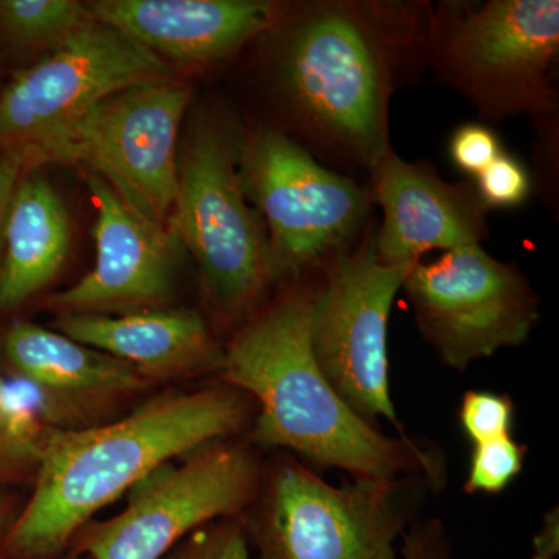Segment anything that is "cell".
I'll list each match as a JSON object with an SVG mask.
<instances>
[{
  "label": "cell",
  "mask_w": 559,
  "mask_h": 559,
  "mask_svg": "<svg viewBox=\"0 0 559 559\" xmlns=\"http://www.w3.org/2000/svg\"><path fill=\"white\" fill-rule=\"evenodd\" d=\"M430 2L286 3L270 39L283 135L320 164L370 173L392 150L390 103L426 68ZM278 132V131H277Z\"/></svg>",
  "instance_id": "1"
},
{
  "label": "cell",
  "mask_w": 559,
  "mask_h": 559,
  "mask_svg": "<svg viewBox=\"0 0 559 559\" xmlns=\"http://www.w3.org/2000/svg\"><path fill=\"white\" fill-rule=\"evenodd\" d=\"M312 290L310 283H293L224 348L221 377L260 404L253 443L285 448L355 479L425 476L439 484L443 468L437 454L384 436L331 388L312 355Z\"/></svg>",
  "instance_id": "2"
},
{
  "label": "cell",
  "mask_w": 559,
  "mask_h": 559,
  "mask_svg": "<svg viewBox=\"0 0 559 559\" xmlns=\"http://www.w3.org/2000/svg\"><path fill=\"white\" fill-rule=\"evenodd\" d=\"M248 414L241 392L226 385L162 393L128 417L98 428L51 429L40 452L35 491L7 539V558H61L91 518L146 474L226 440Z\"/></svg>",
  "instance_id": "3"
},
{
  "label": "cell",
  "mask_w": 559,
  "mask_h": 559,
  "mask_svg": "<svg viewBox=\"0 0 559 559\" xmlns=\"http://www.w3.org/2000/svg\"><path fill=\"white\" fill-rule=\"evenodd\" d=\"M558 51V0L430 3L426 66L488 123L551 119Z\"/></svg>",
  "instance_id": "4"
},
{
  "label": "cell",
  "mask_w": 559,
  "mask_h": 559,
  "mask_svg": "<svg viewBox=\"0 0 559 559\" xmlns=\"http://www.w3.org/2000/svg\"><path fill=\"white\" fill-rule=\"evenodd\" d=\"M240 148L241 135L227 121L194 123L168 223L197 261L210 304L230 322L252 314L274 282L266 227L242 187Z\"/></svg>",
  "instance_id": "5"
},
{
  "label": "cell",
  "mask_w": 559,
  "mask_h": 559,
  "mask_svg": "<svg viewBox=\"0 0 559 559\" xmlns=\"http://www.w3.org/2000/svg\"><path fill=\"white\" fill-rule=\"evenodd\" d=\"M419 476L333 487L297 460L272 469L259 509L242 518L257 559H400L415 522Z\"/></svg>",
  "instance_id": "6"
},
{
  "label": "cell",
  "mask_w": 559,
  "mask_h": 559,
  "mask_svg": "<svg viewBox=\"0 0 559 559\" xmlns=\"http://www.w3.org/2000/svg\"><path fill=\"white\" fill-rule=\"evenodd\" d=\"M240 175L267 229L274 282L323 270L367 229L370 187L320 164L282 132L261 128L241 138Z\"/></svg>",
  "instance_id": "7"
},
{
  "label": "cell",
  "mask_w": 559,
  "mask_h": 559,
  "mask_svg": "<svg viewBox=\"0 0 559 559\" xmlns=\"http://www.w3.org/2000/svg\"><path fill=\"white\" fill-rule=\"evenodd\" d=\"M191 91L178 80L128 87L49 140L28 167L86 168L151 226L168 230L179 183L178 138Z\"/></svg>",
  "instance_id": "8"
},
{
  "label": "cell",
  "mask_w": 559,
  "mask_h": 559,
  "mask_svg": "<svg viewBox=\"0 0 559 559\" xmlns=\"http://www.w3.org/2000/svg\"><path fill=\"white\" fill-rule=\"evenodd\" d=\"M252 452L216 440L151 471L130 489L127 509L90 522L68 554L90 559H162L194 530L240 518L260 489Z\"/></svg>",
  "instance_id": "9"
},
{
  "label": "cell",
  "mask_w": 559,
  "mask_h": 559,
  "mask_svg": "<svg viewBox=\"0 0 559 559\" xmlns=\"http://www.w3.org/2000/svg\"><path fill=\"white\" fill-rule=\"evenodd\" d=\"M374 230L367 226L355 248L323 267L314 283L310 337L312 355L331 388L366 421L388 419L400 428L390 399L388 323L411 267L378 259Z\"/></svg>",
  "instance_id": "10"
},
{
  "label": "cell",
  "mask_w": 559,
  "mask_h": 559,
  "mask_svg": "<svg viewBox=\"0 0 559 559\" xmlns=\"http://www.w3.org/2000/svg\"><path fill=\"white\" fill-rule=\"evenodd\" d=\"M171 79L167 61L92 17L0 92V153L17 154L27 170L49 140L97 103L128 87Z\"/></svg>",
  "instance_id": "11"
},
{
  "label": "cell",
  "mask_w": 559,
  "mask_h": 559,
  "mask_svg": "<svg viewBox=\"0 0 559 559\" xmlns=\"http://www.w3.org/2000/svg\"><path fill=\"white\" fill-rule=\"evenodd\" d=\"M419 333L450 369L465 370L503 348L520 347L539 322V297L516 264L481 245L415 263L403 288Z\"/></svg>",
  "instance_id": "12"
},
{
  "label": "cell",
  "mask_w": 559,
  "mask_h": 559,
  "mask_svg": "<svg viewBox=\"0 0 559 559\" xmlns=\"http://www.w3.org/2000/svg\"><path fill=\"white\" fill-rule=\"evenodd\" d=\"M97 221L94 267L51 297L66 314H128L160 310L175 285L178 242L170 231L140 218L98 176L86 175Z\"/></svg>",
  "instance_id": "13"
},
{
  "label": "cell",
  "mask_w": 559,
  "mask_h": 559,
  "mask_svg": "<svg viewBox=\"0 0 559 559\" xmlns=\"http://www.w3.org/2000/svg\"><path fill=\"white\" fill-rule=\"evenodd\" d=\"M370 191L382 210L374 250L389 266L411 267L429 250L481 245L491 212L474 180L448 182L429 165L411 164L390 150L370 173Z\"/></svg>",
  "instance_id": "14"
},
{
  "label": "cell",
  "mask_w": 559,
  "mask_h": 559,
  "mask_svg": "<svg viewBox=\"0 0 559 559\" xmlns=\"http://www.w3.org/2000/svg\"><path fill=\"white\" fill-rule=\"evenodd\" d=\"M286 3L271 0H98L91 16L164 61L218 68L270 31Z\"/></svg>",
  "instance_id": "15"
},
{
  "label": "cell",
  "mask_w": 559,
  "mask_h": 559,
  "mask_svg": "<svg viewBox=\"0 0 559 559\" xmlns=\"http://www.w3.org/2000/svg\"><path fill=\"white\" fill-rule=\"evenodd\" d=\"M58 333L130 364L146 381L176 380L221 369L224 348L193 310L128 314H64Z\"/></svg>",
  "instance_id": "16"
},
{
  "label": "cell",
  "mask_w": 559,
  "mask_h": 559,
  "mask_svg": "<svg viewBox=\"0 0 559 559\" xmlns=\"http://www.w3.org/2000/svg\"><path fill=\"white\" fill-rule=\"evenodd\" d=\"M3 352L22 380L50 404L105 406L151 384L130 364L33 323H13Z\"/></svg>",
  "instance_id": "17"
},
{
  "label": "cell",
  "mask_w": 559,
  "mask_h": 559,
  "mask_svg": "<svg viewBox=\"0 0 559 559\" xmlns=\"http://www.w3.org/2000/svg\"><path fill=\"white\" fill-rule=\"evenodd\" d=\"M64 202L40 176L21 178L3 219L0 307L20 308L60 274L70 250Z\"/></svg>",
  "instance_id": "18"
},
{
  "label": "cell",
  "mask_w": 559,
  "mask_h": 559,
  "mask_svg": "<svg viewBox=\"0 0 559 559\" xmlns=\"http://www.w3.org/2000/svg\"><path fill=\"white\" fill-rule=\"evenodd\" d=\"M92 20L73 0H0V33L22 49L55 47Z\"/></svg>",
  "instance_id": "19"
},
{
  "label": "cell",
  "mask_w": 559,
  "mask_h": 559,
  "mask_svg": "<svg viewBox=\"0 0 559 559\" xmlns=\"http://www.w3.org/2000/svg\"><path fill=\"white\" fill-rule=\"evenodd\" d=\"M49 433L0 377V484L36 474Z\"/></svg>",
  "instance_id": "20"
},
{
  "label": "cell",
  "mask_w": 559,
  "mask_h": 559,
  "mask_svg": "<svg viewBox=\"0 0 559 559\" xmlns=\"http://www.w3.org/2000/svg\"><path fill=\"white\" fill-rule=\"evenodd\" d=\"M527 447L511 436L474 444L465 491L499 495L520 476Z\"/></svg>",
  "instance_id": "21"
},
{
  "label": "cell",
  "mask_w": 559,
  "mask_h": 559,
  "mask_svg": "<svg viewBox=\"0 0 559 559\" xmlns=\"http://www.w3.org/2000/svg\"><path fill=\"white\" fill-rule=\"evenodd\" d=\"M240 518H224L194 530L162 559H250Z\"/></svg>",
  "instance_id": "22"
},
{
  "label": "cell",
  "mask_w": 559,
  "mask_h": 559,
  "mask_svg": "<svg viewBox=\"0 0 559 559\" xmlns=\"http://www.w3.org/2000/svg\"><path fill=\"white\" fill-rule=\"evenodd\" d=\"M460 426L473 444L511 436L514 403L506 393L468 390L459 409Z\"/></svg>",
  "instance_id": "23"
},
{
  "label": "cell",
  "mask_w": 559,
  "mask_h": 559,
  "mask_svg": "<svg viewBox=\"0 0 559 559\" xmlns=\"http://www.w3.org/2000/svg\"><path fill=\"white\" fill-rule=\"evenodd\" d=\"M474 183L489 210L520 207L532 191V178L527 168L506 151L476 176Z\"/></svg>",
  "instance_id": "24"
},
{
  "label": "cell",
  "mask_w": 559,
  "mask_h": 559,
  "mask_svg": "<svg viewBox=\"0 0 559 559\" xmlns=\"http://www.w3.org/2000/svg\"><path fill=\"white\" fill-rule=\"evenodd\" d=\"M503 153L498 134L484 123H465L452 132V164L466 175L479 176Z\"/></svg>",
  "instance_id": "25"
},
{
  "label": "cell",
  "mask_w": 559,
  "mask_h": 559,
  "mask_svg": "<svg viewBox=\"0 0 559 559\" xmlns=\"http://www.w3.org/2000/svg\"><path fill=\"white\" fill-rule=\"evenodd\" d=\"M452 550L450 535L439 520L414 522L401 536L403 559H451Z\"/></svg>",
  "instance_id": "26"
},
{
  "label": "cell",
  "mask_w": 559,
  "mask_h": 559,
  "mask_svg": "<svg viewBox=\"0 0 559 559\" xmlns=\"http://www.w3.org/2000/svg\"><path fill=\"white\" fill-rule=\"evenodd\" d=\"M24 171L25 165L21 156L0 153V242H2L3 219H5L11 194L16 189Z\"/></svg>",
  "instance_id": "27"
},
{
  "label": "cell",
  "mask_w": 559,
  "mask_h": 559,
  "mask_svg": "<svg viewBox=\"0 0 559 559\" xmlns=\"http://www.w3.org/2000/svg\"><path fill=\"white\" fill-rule=\"evenodd\" d=\"M559 554V516L558 509L544 514L538 533L533 536L532 558L557 559Z\"/></svg>",
  "instance_id": "28"
},
{
  "label": "cell",
  "mask_w": 559,
  "mask_h": 559,
  "mask_svg": "<svg viewBox=\"0 0 559 559\" xmlns=\"http://www.w3.org/2000/svg\"><path fill=\"white\" fill-rule=\"evenodd\" d=\"M16 518H13V506L7 496L0 495V559L7 558V539Z\"/></svg>",
  "instance_id": "29"
},
{
  "label": "cell",
  "mask_w": 559,
  "mask_h": 559,
  "mask_svg": "<svg viewBox=\"0 0 559 559\" xmlns=\"http://www.w3.org/2000/svg\"><path fill=\"white\" fill-rule=\"evenodd\" d=\"M57 559H90V558L79 557V555L66 554V555H62L61 558H57Z\"/></svg>",
  "instance_id": "30"
}]
</instances>
